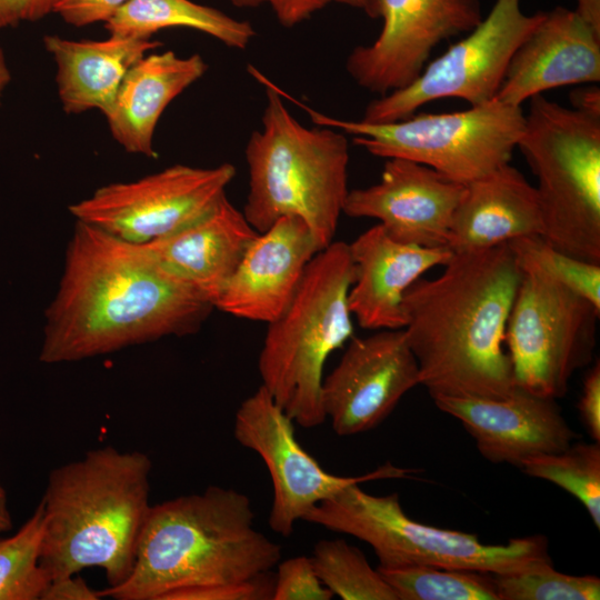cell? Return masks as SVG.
Segmentation results:
<instances>
[{"instance_id": "7a4b0ae2", "label": "cell", "mask_w": 600, "mask_h": 600, "mask_svg": "<svg viewBox=\"0 0 600 600\" xmlns=\"http://www.w3.org/2000/svg\"><path fill=\"white\" fill-rule=\"evenodd\" d=\"M248 496L210 486L151 504L128 578L98 591L114 600L272 599L281 548L253 527Z\"/></svg>"}, {"instance_id": "f1b7e54d", "label": "cell", "mask_w": 600, "mask_h": 600, "mask_svg": "<svg viewBox=\"0 0 600 600\" xmlns=\"http://www.w3.org/2000/svg\"><path fill=\"white\" fill-rule=\"evenodd\" d=\"M41 501L24 524L0 540V600H42L51 580L41 566Z\"/></svg>"}, {"instance_id": "ab89813d", "label": "cell", "mask_w": 600, "mask_h": 600, "mask_svg": "<svg viewBox=\"0 0 600 600\" xmlns=\"http://www.w3.org/2000/svg\"><path fill=\"white\" fill-rule=\"evenodd\" d=\"M12 520L8 506V497L4 487L0 480V533L11 529Z\"/></svg>"}, {"instance_id": "836d02e7", "label": "cell", "mask_w": 600, "mask_h": 600, "mask_svg": "<svg viewBox=\"0 0 600 600\" xmlns=\"http://www.w3.org/2000/svg\"><path fill=\"white\" fill-rule=\"evenodd\" d=\"M238 8H254L269 4L279 23L286 28H292L313 13L323 9L332 0H229Z\"/></svg>"}, {"instance_id": "9c48e42d", "label": "cell", "mask_w": 600, "mask_h": 600, "mask_svg": "<svg viewBox=\"0 0 600 600\" xmlns=\"http://www.w3.org/2000/svg\"><path fill=\"white\" fill-rule=\"evenodd\" d=\"M279 92L303 109L314 124L352 136V142L370 154L410 160L461 184L508 163L524 127L521 107L496 99L461 111L371 123L327 116L281 88Z\"/></svg>"}, {"instance_id": "9a60e30c", "label": "cell", "mask_w": 600, "mask_h": 600, "mask_svg": "<svg viewBox=\"0 0 600 600\" xmlns=\"http://www.w3.org/2000/svg\"><path fill=\"white\" fill-rule=\"evenodd\" d=\"M419 384V367L403 329L351 338L337 367L322 381L326 418L341 437L374 429Z\"/></svg>"}, {"instance_id": "d4e9b609", "label": "cell", "mask_w": 600, "mask_h": 600, "mask_svg": "<svg viewBox=\"0 0 600 600\" xmlns=\"http://www.w3.org/2000/svg\"><path fill=\"white\" fill-rule=\"evenodd\" d=\"M171 27L201 31L239 50H244L256 36L248 21L191 0H128L106 22L110 34L126 37L152 38Z\"/></svg>"}, {"instance_id": "ffe728a7", "label": "cell", "mask_w": 600, "mask_h": 600, "mask_svg": "<svg viewBox=\"0 0 600 600\" xmlns=\"http://www.w3.org/2000/svg\"><path fill=\"white\" fill-rule=\"evenodd\" d=\"M354 281L348 306L359 326L370 330L403 329L402 299L408 288L453 252L447 247L426 248L391 238L378 223L349 244Z\"/></svg>"}, {"instance_id": "7c38bea8", "label": "cell", "mask_w": 600, "mask_h": 600, "mask_svg": "<svg viewBox=\"0 0 600 600\" xmlns=\"http://www.w3.org/2000/svg\"><path fill=\"white\" fill-rule=\"evenodd\" d=\"M234 176L231 163L173 164L136 181L103 186L69 211L77 221L144 244L203 216L226 194Z\"/></svg>"}, {"instance_id": "8d00e7d4", "label": "cell", "mask_w": 600, "mask_h": 600, "mask_svg": "<svg viewBox=\"0 0 600 600\" xmlns=\"http://www.w3.org/2000/svg\"><path fill=\"white\" fill-rule=\"evenodd\" d=\"M98 591L77 574L51 581L42 600H99Z\"/></svg>"}, {"instance_id": "5bb4252c", "label": "cell", "mask_w": 600, "mask_h": 600, "mask_svg": "<svg viewBox=\"0 0 600 600\" xmlns=\"http://www.w3.org/2000/svg\"><path fill=\"white\" fill-rule=\"evenodd\" d=\"M383 24L369 46L352 49L346 70L361 88L384 96L413 82L443 40L483 18L479 0H377Z\"/></svg>"}, {"instance_id": "d590c367", "label": "cell", "mask_w": 600, "mask_h": 600, "mask_svg": "<svg viewBox=\"0 0 600 600\" xmlns=\"http://www.w3.org/2000/svg\"><path fill=\"white\" fill-rule=\"evenodd\" d=\"M56 0H0V30L34 22L53 12Z\"/></svg>"}, {"instance_id": "603a6c76", "label": "cell", "mask_w": 600, "mask_h": 600, "mask_svg": "<svg viewBox=\"0 0 600 600\" xmlns=\"http://www.w3.org/2000/svg\"><path fill=\"white\" fill-rule=\"evenodd\" d=\"M207 69L197 53L180 57L168 50L144 54L126 73L104 113L113 139L128 152L157 157L153 136L161 114Z\"/></svg>"}, {"instance_id": "f35d334b", "label": "cell", "mask_w": 600, "mask_h": 600, "mask_svg": "<svg viewBox=\"0 0 600 600\" xmlns=\"http://www.w3.org/2000/svg\"><path fill=\"white\" fill-rule=\"evenodd\" d=\"M577 14L598 34H600V0H576Z\"/></svg>"}, {"instance_id": "e0dca14e", "label": "cell", "mask_w": 600, "mask_h": 600, "mask_svg": "<svg viewBox=\"0 0 600 600\" xmlns=\"http://www.w3.org/2000/svg\"><path fill=\"white\" fill-rule=\"evenodd\" d=\"M442 412L458 419L492 463L520 468L527 460L568 448L577 433L556 399L517 388L507 398L432 397Z\"/></svg>"}, {"instance_id": "4dcf8cb0", "label": "cell", "mask_w": 600, "mask_h": 600, "mask_svg": "<svg viewBox=\"0 0 600 600\" xmlns=\"http://www.w3.org/2000/svg\"><path fill=\"white\" fill-rule=\"evenodd\" d=\"M521 266H531L600 308V264L568 256L541 236L507 242Z\"/></svg>"}, {"instance_id": "44dd1931", "label": "cell", "mask_w": 600, "mask_h": 600, "mask_svg": "<svg viewBox=\"0 0 600 600\" xmlns=\"http://www.w3.org/2000/svg\"><path fill=\"white\" fill-rule=\"evenodd\" d=\"M258 233L224 194L197 220L144 244L163 268L213 306Z\"/></svg>"}, {"instance_id": "30bf717a", "label": "cell", "mask_w": 600, "mask_h": 600, "mask_svg": "<svg viewBox=\"0 0 600 600\" xmlns=\"http://www.w3.org/2000/svg\"><path fill=\"white\" fill-rule=\"evenodd\" d=\"M520 267L506 331L514 384L558 399L593 359L600 308L537 268Z\"/></svg>"}, {"instance_id": "2e32d148", "label": "cell", "mask_w": 600, "mask_h": 600, "mask_svg": "<svg viewBox=\"0 0 600 600\" xmlns=\"http://www.w3.org/2000/svg\"><path fill=\"white\" fill-rule=\"evenodd\" d=\"M463 189L464 184L427 166L388 159L377 183L349 190L343 213L377 219L391 238L403 243L447 247Z\"/></svg>"}, {"instance_id": "f546056e", "label": "cell", "mask_w": 600, "mask_h": 600, "mask_svg": "<svg viewBox=\"0 0 600 600\" xmlns=\"http://www.w3.org/2000/svg\"><path fill=\"white\" fill-rule=\"evenodd\" d=\"M499 600H598L600 579L559 572L552 562L493 574Z\"/></svg>"}, {"instance_id": "8992f818", "label": "cell", "mask_w": 600, "mask_h": 600, "mask_svg": "<svg viewBox=\"0 0 600 600\" xmlns=\"http://www.w3.org/2000/svg\"><path fill=\"white\" fill-rule=\"evenodd\" d=\"M354 276L349 244L332 241L310 261L286 310L268 323L258 359L261 386L306 429L327 419L323 367L352 338L348 294Z\"/></svg>"}, {"instance_id": "484cf974", "label": "cell", "mask_w": 600, "mask_h": 600, "mask_svg": "<svg viewBox=\"0 0 600 600\" xmlns=\"http://www.w3.org/2000/svg\"><path fill=\"white\" fill-rule=\"evenodd\" d=\"M377 569L398 600H499L492 573L431 566Z\"/></svg>"}, {"instance_id": "d6986e66", "label": "cell", "mask_w": 600, "mask_h": 600, "mask_svg": "<svg viewBox=\"0 0 600 600\" xmlns=\"http://www.w3.org/2000/svg\"><path fill=\"white\" fill-rule=\"evenodd\" d=\"M599 81L600 34L574 10L556 7L514 51L494 99L521 107L553 88Z\"/></svg>"}, {"instance_id": "4316f807", "label": "cell", "mask_w": 600, "mask_h": 600, "mask_svg": "<svg viewBox=\"0 0 600 600\" xmlns=\"http://www.w3.org/2000/svg\"><path fill=\"white\" fill-rule=\"evenodd\" d=\"M311 560L321 582L342 600H398L363 552L343 539L318 541Z\"/></svg>"}, {"instance_id": "cb8c5ba5", "label": "cell", "mask_w": 600, "mask_h": 600, "mask_svg": "<svg viewBox=\"0 0 600 600\" xmlns=\"http://www.w3.org/2000/svg\"><path fill=\"white\" fill-rule=\"evenodd\" d=\"M43 43L57 66V89L67 113L111 107L129 69L162 43L143 37L110 34L104 40L46 36Z\"/></svg>"}, {"instance_id": "5b68a950", "label": "cell", "mask_w": 600, "mask_h": 600, "mask_svg": "<svg viewBox=\"0 0 600 600\" xmlns=\"http://www.w3.org/2000/svg\"><path fill=\"white\" fill-rule=\"evenodd\" d=\"M248 70L264 86L267 103L244 150L249 191L242 212L259 233L282 217H300L322 250L333 241L349 192L346 133L304 127L284 106L278 86L254 67Z\"/></svg>"}, {"instance_id": "60d3db41", "label": "cell", "mask_w": 600, "mask_h": 600, "mask_svg": "<svg viewBox=\"0 0 600 600\" xmlns=\"http://www.w3.org/2000/svg\"><path fill=\"white\" fill-rule=\"evenodd\" d=\"M364 11L370 18H379L377 0H332Z\"/></svg>"}, {"instance_id": "d6a6232c", "label": "cell", "mask_w": 600, "mask_h": 600, "mask_svg": "<svg viewBox=\"0 0 600 600\" xmlns=\"http://www.w3.org/2000/svg\"><path fill=\"white\" fill-rule=\"evenodd\" d=\"M128 0H56L53 12L64 22L84 27L107 22Z\"/></svg>"}, {"instance_id": "ba28073f", "label": "cell", "mask_w": 600, "mask_h": 600, "mask_svg": "<svg viewBox=\"0 0 600 600\" xmlns=\"http://www.w3.org/2000/svg\"><path fill=\"white\" fill-rule=\"evenodd\" d=\"M359 484L322 500L303 520L368 543L379 567L431 566L507 574L552 562L542 534L484 543L473 533L414 521L403 511L398 493L374 496Z\"/></svg>"}, {"instance_id": "52a82bcc", "label": "cell", "mask_w": 600, "mask_h": 600, "mask_svg": "<svg viewBox=\"0 0 600 600\" xmlns=\"http://www.w3.org/2000/svg\"><path fill=\"white\" fill-rule=\"evenodd\" d=\"M529 100L517 148L538 180L542 238L600 264V118L543 94Z\"/></svg>"}, {"instance_id": "4fadbf2b", "label": "cell", "mask_w": 600, "mask_h": 600, "mask_svg": "<svg viewBox=\"0 0 600 600\" xmlns=\"http://www.w3.org/2000/svg\"><path fill=\"white\" fill-rule=\"evenodd\" d=\"M233 433L268 468L273 490L269 527L282 537L291 536L298 520H303L313 507L342 488L369 480L407 478L411 472L391 463L358 477L328 472L298 442L293 421L262 386L241 402Z\"/></svg>"}, {"instance_id": "3957f363", "label": "cell", "mask_w": 600, "mask_h": 600, "mask_svg": "<svg viewBox=\"0 0 600 600\" xmlns=\"http://www.w3.org/2000/svg\"><path fill=\"white\" fill-rule=\"evenodd\" d=\"M521 267L508 243L453 252L434 279H418L402 310L419 384L431 397L502 399L516 389L504 350Z\"/></svg>"}, {"instance_id": "8fae6325", "label": "cell", "mask_w": 600, "mask_h": 600, "mask_svg": "<svg viewBox=\"0 0 600 600\" xmlns=\"http://www.w3.org/2000/svg\"><path fill=\"white\" fill-rule=\"evenodd\" d=\"M543 16L524 13L520 0H496L489 14L464 38L428 63L409 86L370 101L360 120H401L443 98H459L470 106L494 99L514 51Z\"/></svg>"}, {"instance_id": "e575fe53", "label": "cell", "mask_w": 600, "mask_h": 600, "mask_svg": "<svg viewBox=\"0 0 600 600\" xmlns=\"http://www.w3.org/2000/svg\"><path fill=\"white\" fill-rule=\"evenodd\" d=\"M581 421L590 437L600 442V363L597 361L587 372L578 403Z\"/></svg>"}, {"instance_id": "277c9868", "label": "cell", "mask_w": 600, "mask_h": 600, "mask_svg": "<svg viewBox=\"0 0 600 600\" xmlns=\"http://www.w3.org/2000/svg\"><path fill=\"white\" fill-rule=\"evenodd\" d=\"M151 469L144 452L106 446L51 470L40 558L51 581L91 567L108 587L128 578L151 508Z\"/></svg>"}, {"instance_id": "b9f144b4", "label": "cell", "mask_w": 600, "mask_h": 600, "mask_svg": "<svg viewBox=\"0 0 600 600\" xmlns=\"http://www.w3.org/2000/svg\"><path fill=\"white\" fill-rule=\"evenodd\" d=\"M11 80V73L3 53V50L0 47V103L1 97Z\"/></svg>"}, {"instance_id": "7402d4cb", "label": "cell", "mask_w": 600, "mask_h": 600, "mask_svg": "<svg viewBox=\"0 0 600 600\" xmlns=\"http://www.w3.org/2000/svg\"><path fill=\"white\" fill-rule=\"evenodd\" d=\"M542 233L537 189L508 162L464 184L447 247L452 252L482 250Z\"/></svg>"}, {"instance_id": "6da1fadb", "label": "cell", "mask_w": 600, "mask_h": 600, "mask_svg": "<svg viewBox=\"0 0 600 600\" xmlns=\"http://www.w3.org/2000/svg\"><path fill=\"white\" fill-rule=\"evenodd\" d=\"M213 309L146 244L76 220L60 283L46 311L39 359L49 364L80 361L192 334Z\"/></svg>"}, {"instance_id": "74e56055", "label": "cell", "mask_w": 600, "mask_h": 600, "mask_svg": "<svg viewBox=\"0 0 600 600\" xmlns=\"http://www.w3.org/2000/svg\"><path fill=\"white\" fill-rule=\"evenodd\" d=\"M597 84L589 83L573 90L570 94L572 109L594 118H600V89Z\"/></svg>"}, {"instance_id": "83f0119b", "label": "cell", "mask_w": 600, "mask_h": 600, "mask_svg": "<svg viewBox=\"0 0 600 600\" xmlns=\"http://www.w3.org/2000/svg\"><path fill=\"white\" fill-rule=\"evenodd\" d=\"M520 469L572 494L600 528V442H572L562 451L527 460Z\"/></svg>"}, {"instance_id": "1f68e13d", "label": "cell", "mask_w": 600, "mask_h": 600, "mask_svg": "<svg viewBox=\"0 0 600 600\" xmlns=\"http://www.w3.org/2000/svg\"><path fill=\"white\" fill-rule=\"evenodd\" d=\"M333 597L319 579L311 557H293L278 564L273 600H330Z\"/></svg>"}, {"instance_id": "ac0fdd59", "label": "cell", "mask_w": 600, "mask_h": 600, "mask_svg": "<svg viewBox=\"0 0 600 600\" xmlns=\"http://www.w3.org/2000/svg\"><path fill=\"white\" fill-rule=\"evenodd\" d=\"M320 247L309 226L286 216L258 233L213 302L237 318L276 320L289 306Z\"/></svg>"}]
</instances>
